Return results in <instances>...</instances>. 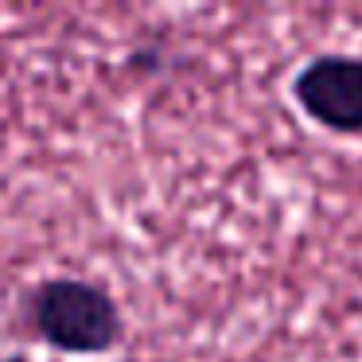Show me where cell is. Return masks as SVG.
<instances>
[{
  "mask_svg": "<svg viewBox=\"0 0 362 362\" xmlns=\"http://www.w3.org/2000/svg\"><path fill=\"white\" fill-rule=\"evenodd\" d=\"M24 320L35 339L63 354H110L125 339V315L113 292L78 276H47L24 296Z\"/></svg>",
  "mask_w": 362,
  "mask_h": 362,
  "instance_id": "cell-1",
  "label": "cell"
},
{
  "mask_svg": "<svg viewBox=\"0 0 362 362\" xmlns=\"http://www.w3.org/2000/svg\"><path fill=\"white\" fill-rule=\"evenodd\" d=\"M292 102L335 136H362V55H315L292 74Z\"/></svg>",
  "mask_w": 362,
  "mask_h": 362,
  "instance_id": "cell-2",
  "label": "cell"
},
{
  "mask_svg": "<svg viewBox=\"0 0 362 362\" xmlns=\"http://www.w3.org/2000/svg\"><path fill=\"white\" fill-rule=\"evenodd\" d=\"M0 362H28L24 354H8V358H0Z\"/></svg>",
  "mask_w": 362,
  "mask_h": 362,
  "instance_id": "cell-3",
  "label": "cell"
}]
</instances>
